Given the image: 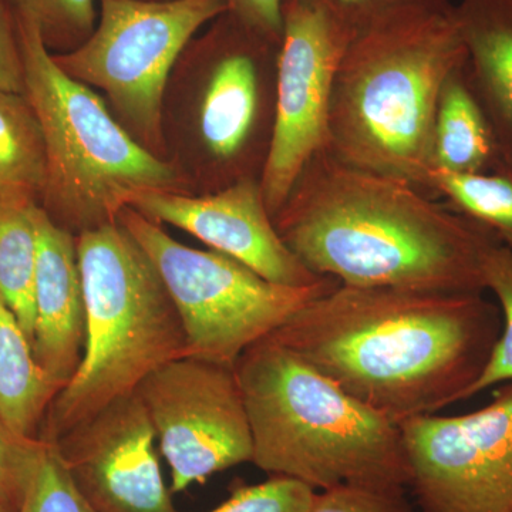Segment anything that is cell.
<instances>
[{
    "label": "cell",
    "mask_w": 512,
    "mask_h": 512,
    "mask_svg": "<svg viewBox=\"0 0 512 512\" xmlns=\"http://www.w3.org/2000/svg\"><path fill=\"white\" fill-rule=\"evenodd\" d=\"M501 328L483 293L339 284L271 338L400 426L466 400Z\"/></svg>",
    "instance_id": "cell-1"
},
{
    "label": "cell",
    "mask_w": 512,
    "mask_h": 512,
    "mask_svg": "<svg viewBox=\"0 0 512 512\" xmlns=\"http://www.w3.org/2000/svg\"><path fill=\"white\" fill-rule=\"evenodd\" d=\"M275 227L303 265L340 285L483 293L498 239L409 181L320 148L293 184Z\"/></svg>",
    "instance_id": "cell-2"
},
{
    "label": "cell",
    "mask_w": 512,
    "mask_h": 512,
    "mask_svg": "<svg viewBox=\"0 0 512 512\" xmlns=\"http://www.w3.org/2000/svg\"><path fill=\"white\" fill-rule=\"evenodd\" d=\"M235 373L251 429V463L259 470L315 491L409 488L400 427L271 336L242 353Z\"/></svg>",
    "instance_id": "cell-3"
},
{
    "label": "cell",
    "mask_w": 512,
    "mask_h": 512,
    "mask_svg": "<svg viewBox=\"0 0 512 512\" xmlns=\"http://www.w3.org/2000/svg\"><path fill=\"white\" fill-rule=\"evenodd\" d=\"M466 57L454 6L352 40L333 80L325 147L345 163L429 194L437 100Z\"/></svg>",
    "instance_id": "cell-4"
},
{
    "label": "cell",
    "mask_w": 512,
    "mask_h": 512,
    "mask_svg": "<svg viewBox=\"0 0 512 512\" xmlns=\"http://www.w3.org/2000/svg\"><path fill=\"white\" fill-rule=\"evenodd\" d=\"M76 239L86 342L76 373L43 420L39 439L52 444L107 404L137 392L158 367L187 356L174 303L127 228L117 220Z\"/></svg>",
    "instance_id": "cell-5"
},
{
    "label": "cell",
    "mask_w": 512,
    "mask_h": 512,
    "mask_svg": "<svg viewBox=\"0 0 512 512\" xmlns=\"http://www.w3.org/2000/svg\"><path fill=\"white\" fill-rule=\"evenodd\" d=\"M13 16L25 96L45 140L42 207L50 218L77 237L119 220L143 192L177 190V168L121 127L92 87L64 72L32 20Z\"/></svg>",
    "instance_id": "cell-6"
},
{
    "label": "cell",
    "mask_w": 512,
    "mask_h": 512,
    "mask_svg": "<svg viewBox=\"0 0 512 512\" xmlns=\"http://www.w3.org/2000/svg\"><path fill=\"white\" fill-rule=\"evenodd\" d=\"M119 221L156 266L183 323L187 356L235 367L245 350L339 285L333 278L301 288L272 284L231 256L175 241L133 208Z\"/></svg>",
    "instance_id": "cell-7"
},
{
    "label": "cell",
    "mask_w": 512,
    "mask_h": 512,
    "mask_svg": "<svg viewBox=\"0 0 512 512\" xmlns=\"http://www.w3.org/2000/svg\"><path fill=\"white\" fill-rule=\"evenodd\" d=\"M92 35L53 55L73 79L106 93L148 150L161 143L168 77L192 36L228 10L225 0H100Z\"/></svg>",
    "instance_id": "cell-8"
},
{
    "label": "cell",
    "mask_w": 512,
    "mask_h": 512,
    "mask_svg": "<svg viewBox=\"0 0 512 512\" xmlns=\"http://www.w3.org/2000/svg\"><path fill=\"white\" fill-rule=\"evenodd\" d=\"M171 470V493L252 461V437L235 367L183 356L138 386Z\"/></svg>",
    "instance_id": "cell-9"
},
{
    "label": "cell",
    "mask_w": 512,
    "mask_h": 512,
    "mask_svg": "<svg viewBox=\"0 0 512 512\" xmlns=\"http://www.w3.org/2000/svg\"><path fill=\"white\" fill-rule=\"evenodd\" d=\"M399 427L420 512H512V382L476 412Z\"/></svg>",
    "instance_id": "cell-10"
},
{
    "label": "cell",
    "mask_w": 512,
    "mask_h": 512,
    "mask_svg": "<svg viewBox=\"0 0 512 512\" xmlns=\"http://www.w3.org/2000/svg\"><path fill=\"white\" fill-rule=\"evenodd\" d=\"M282 20L274 133L261 174L272 218L305 165L325 147L333 80L350 43L325 13L301 0H282Z\"/></svg>",
    "instance_id": "cell-11"
},
{
    "label": "cell",
    "mask_w": 512,
    "mask_h": 512,
    "mask_svg": "<svg viewBox=\"0 0 512 512\" xmlns=\"http://www.w3.org/2000/svg\"><path fill=\"white\" fill-rule=\"evenodd\" d=\"M55 446L94 512H177L158 460L156 430L137 392L107 404Z\"/></svg>",
    "instance_id": "cell-12"
},
{
    "label": "cell",
    "mask_w": 512,
    "mask_h": 512,
    "mask_svg": "<svg viewBox=\"0 0 512 512\" xmlns=\"http://www.w3.org/2000/svg\"><path fill=\"white\" fill-rule=\"evenodd\" d=\"M212 59L200 107V134L215 163L249 173L258 141L271 147L279 47L231 12L215 19ZM259 180V178H258Z\"/></svg>",
    "instance_id": "cell-13"
},
{
    "label": "cell",
    "mask_w": 512,
    "mask_h": 512,
    "mask_svg": "<svg viewBox=\"0 0 512 512\" xmlns=\"http://www.w3.org/2000/svg\"><path fill=\"white\" fill-rule=\"evenodd\" d=\"M130 208L157 224L183 229L272 284L301 288L328 278L309 271L285 244L266 208L258 178H242L202 197L143 192Z\"/></svg>",
    "instance_id": "cell-14"
},
{
    "label": "cell",
    "mask_w": 512,
    "mask_h": 512,
    "mask_svg": "<svg viewBox=\"0 0 512 512\" xmlns=\"http://www.w3.org/2000/svg\"><path fill=\"white\" fill-rule=\"evenodd\" d=\"M37 268L32 350L39 366L60 390L82 360L86 303L76 235L36 208Z\"/></svg>",
    "instance_id": "cell-15"
},
{
    "label": "cell",
    "mask_w": 512,
    "mask_h": 512,
    "mask_svg": "<svg viewBox=\"0 0 512 512\" xmlns=\"http://www.w3.org/2000/svg\"><path fill=\"white\" fill-rule=\"evenodd\" d=\"M454 15L470 82L512 171V0H460Z\"/></svg>",
    "instance_id": "cell-16"
},
{
    "label": "cell",
    "mask_w": 512,
    "mask_h": 512,
    "mask_svg": "<svg viewBox=\"0 0 512 512\" xmlns=\"http://www.w3.org/2000/svg\"><path fill=\"white\" fill-rule=\"evenodd\" d=\"M508 170L493 124L470 82L466 57L441 87L430 134L429 174Z\"/></svg>",
    "instance_id": "cell-17"
},
{
    "label": "cell",
    "mask_w": 512,
    "mask_h": 512,
    "mask_svg": "<svg viewBox=\"0 0 512 512\" xmlns=\"http://www.w3.org/2000/svg\"><path fill=\"white\" fill-rule=\"evenodd\" d=\"M59 392L37 363L15 313L0 298V420L20 436L39 439L37 433Z\"/></svg>",
    "instance_id": "cell-18"
},
{
    "label": "cell",
    "mask_w": 512,
    "mask_h": 512,
    "mask_svg": "<svg viewBox=\"0 0 512 512\" xmlns=\"http://www.w3.org/2000/svg\"><path fill=\"white\" fill-rule=\"evenodd\" d=\"M47 183L42 128L25 94L0 90V204H39Z\"/></svg>",
    "instance_id": "cell-19"
},
{
    "label": "cell",
    "mask_w": 512,
    "mask_h": 512,
    "mask_svg": "<svg viewBox=\"0 0 512 512\" xmlns=\"http://www.w3.org/2000/svg\"><path fill=\"white\" fill-rule=\"evenodd\" d=\"M37 207L0 204V298L15 313L30 343L35 326Z\"/></svg>",
    "instance_id": "cell-20"
},
{
    "label": "cell",
    "mask_w": 512,
    "mask_h": 512,
    "mask_svg": "<svg viewBox=\"0 0 512 512\" xmlns=\"http://www.w3.org/2000/svg\"><path fill=\"white\" fill-rule=\"evenodd\" d=\"M429 194L487 229L512 251V171L454 174L430 171Z\"/></svg>",
    "instance_id": "cell-21"
},
{
    "label": "cell",
    "mask_w": 512,
    "mask_h": 512,
    "mask_svg": "<svg viewBox=\"0 0 512 512\" xmlns=\"http://www.w3.org/2000/svg\"><path fill=\"white\" fill-rule=\"evenodd\" d=\"M325 13L349 42L403 20L444 12L451 0H301Z\"/></svg>",
    "instance_id": "cell-22"
},
{
    "label": "cell",
    "mask_w": 512,
    "mask_h": 512,
    "mask_svg": "<svg viewBox=\"0 0 512 512\" xmlns=\"http://www.w3.org/2000/svg\"><path fill=\"white\" fill-rule=\"evenodd\" d=\"M487 291L494 293L503 316V328L483 373L470 387L466 400L476 394L512 382V251L497 242L484 258Z\"/></svg>",
    "instance_id": "cell-23"
},
{
    "label": "cell",
    "mask_w": 512,
    "mask_h": 512,
    "mask_svg": "<svg viewBox=\"0 0 512 512\" xmlns=\"http://www.w3.org/2000/svg\"><path fill=\"white\" fill-rule=\"evenodd\" d=\"M13 12L32 20L52 52L76 49L96 28V0H9ZM64 53V52H63Z\"/></svg>",
    "instance_id": "cell-24"
},
{
    "label": "cell",
    "mask_w": 512,
    "mask_h": 512,
    "mask_svg": "<svg viewBox=\"0 0 512 512\" xmlns=\"http://www.w3.org/2000/svg\"><path fill=\"white\" fill-rule=\"evenodd\" d=\"M16 512H94L74 485L55 444L43 447Z\"/></svg>",
    "instance_id": "cell-25"
},
{
    "label": "cell",
    "mask_w": 512,
    "mask_h": 512,
    "mask_svg": "<svg viewBox=\"0 0 512 512\" xmlns=\"http://www.w3.org/2000/svg\"><path fill=\"white\" fill-rule=\"evenodd\" d=\"M315 494L295 478L271 476L265 483L237 485L228 500L208 512H309Z\"/></svg>",
    "instance_id": "cell-26"
},
{
    "label": "cell",
    "mask_w": 512,
    "mask_h": 512,
    "mask_svg": "<svg viewBox=\"0 0 512 512\" xmlns=\"http://www.w3.org/2000/svg\"><path fill=\"white\" fill-rule=\"evenodd\" d=\"M45 444L20 436L0 420V507L6 511L19 510Z\"/></svg>",
    "instance_id": "cell-27"
},
{
    "label": "cell",
    "mask_w": 512,
    "mask_h": 512,
    "mask_svg": "<svg viewBox=\"0 0 512 512\" xmlns=\"http://www.w3.org/2000/svg\"><path fill=\"white\" fill-rule=\"evenodd\" d=\"M309 512H417L406 491L340 485L319 491Z\"/></svg>",
    "instance_id": "cell-28"
},
{
    "label": "cell",
    "mask_w": 512,
    "mask_h": 512,
    "mask_svg": "<svg viewBox=\"0 0 512 512\" xmlns=\"http://www.w3.org/2000/svg\"><path fill=\"white\" fill-rule=\"evenodd\" d=\"M0 90L25 94V76L15 16L5 0H0Z\"/></svg>",
    "instance_id": "cell-29"
},
{
    "label": "cell",
    "mask_w": 512,
    "mask_h": 512,
    "mask_svg": "<svg viewBox=\"0 0 512 512\" xmlns=\"http://www.w3.org/2000/svg\"><path fill=\"white\" fill-rule=\"evenodd\" d=\"M228 12L272 42L282 43V0H225Z\"/></svg>",
    "instance_id": "cell-30"
},
{
    "label": "cell",
    "mask_w": 512,
    "mask_h": 512,
    "mask_svg": "<svg viewBox=\"0 0 512 512\" xmlns=\"http://www.w3.org/2000/svg\"><path fill=\"white\" fill-rule=\"evenodd\" d=\"M0 512H8V511H6L5 508L0 507Z\"/></svg>",
    "instance_id": "cell-31"
}]
</instances>
